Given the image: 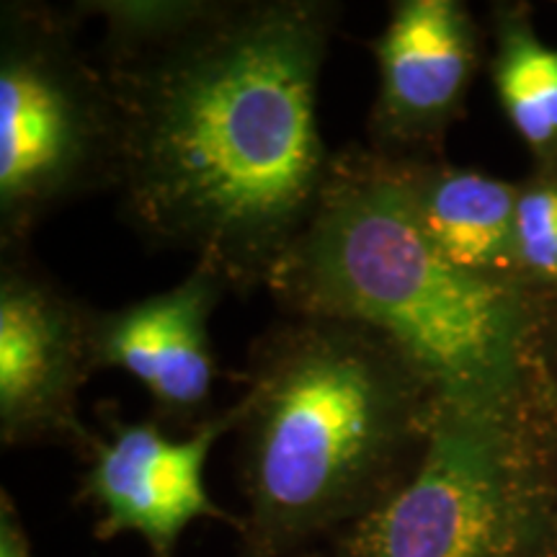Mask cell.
Segmentation results:
<instances>
[{
	"label": "cell",
	"mask_w": 557,
	"mask_h": 557,
	"mask_svg": "<svg viewBox=\"0 0 557 557\" xmlns=\"http://www.w3.org/2000/svg\"><path fill=\"white\" fill-rule=\"evenodd\" d=\"M395 165L418 230L444 259L470 274L517 278L519 186L434 160Z\"/></svg>",
	"instance_id": "obj_10"
},
{
	"label": "cell",
	"mask_w": 557,
	"mask_h": 557,
	"mask_svg": "<svg viewBox=\"0 0 557 557\" xmlns=\"http://www.w3.org/2000/svg\"><path fill=\"white\" fill-rule=\"evenodd\" d=\"M517 278L527 289L557 292V178L542 176L519 186Z\"/></svg>",
	"instance_id": "obj_12"
},
{
	"label": "cell",
	"mask_w": 557,
	"mask_h": 557,
	"mask_svg": "<svg viewBox=\"0 0 557 557\" xmlns=\"http://www.w3.org/2000/svg\"><path fill=\"white\" fill-rule=\"evenodd\" d=\"M377 96L369 148L395 160H426L455 120L478 65V34L457 0H395L372 39Z\"/></svg>",
	"instance_id": "obj_8"
},
{
	"label": "cell",
	"mask_w": 557,
	"mask_h": 557,
	"mask_svg": "<svg viewBox=\"0 0 557 557\" xmlns=\"http://www.w3.org/2000/svg\"><path fill=\"white\" fill-rule=\"evenodd\" d=\"M75 9L11 0L0 11V248L88 194L114 191L122 129L99 62L78 47Z\"/></svg>",
	"instance_id": "obj_4"
},
{
	"label": "cell",
	"mask_w": 557,
	"mask_h": 557,
	"mask_svg": "<svg viewBox=\"0 0 557 557\" xmlns=\"http://www.w3.org/2000/svg\"><path fill=\"white\" fill-rule=\"evenodd\" d=\"M103 421L109 436L86 438L90 468L83 480V491L101 511V537L135 532L152 557H169L191 521L225 519L209 498L205 468L214 444L235 431V406L184 438L169 436L158 423L122 421L111 408L103 410Z\"/></svg>",
	"instance_id": "obj_7"
},
{
	"label": "cell",
	"mask_w": 557,
	"mask_h": 557,
	"mask_svg": "<svg viewBox=\"0 0 557 557\" xmlns=\"http://www.w3.org/2000/svg\"><path fill=\"white\" fill-rule=\"evenodd\" d=\"M227 292L212 269L194 263L176 287L116 310H96V367L132 374L148 389L160 421L199 429L214 416L218 364L209 318Z\"/></svg>",
	"instance_id": "obj_9"
},
{
	"label": "cell",
	"mask_w": 557,
	"mask_h": 557,
	"mask_svg": "<svg viewBox=\"0 0 557 557\" xmlns=\"http://www.w3.org/2000/svg\"><path fill=\"white\" fill-rule=\"evenodd\" d=\"M438 408L398 346L351 320L289 315L250 346L235 403L250 557L372 511L410 472Z\"/></svg>",
	"instance_id": "obj_3"
},
{
	"label": "cell",
	"mask_w": 557,
	"mask_h": 557,
	"mask_svg": "<svg viewBox=\"0 0 557 557\" xmlns=\"http://www.w3.org/2000/svg\"><path fill=\"white\" fill-rule=\"evenodd\" d=\"M0 557H32L29 542L24 537L16 511L9 504V496L3 493V513H0Z\"/></svg>",
	"instance_id": "obj_13"
},
{
	"label": "cell",
	"mask_w": 557,
	"mask_h": 557,
	"mask_svg": "<svg viewBox=\"0 0 557 557\" xmlns=\"http://www.w3.org/2000/svg\"><path fill=\"white\" fill-rule=\"evenodd\" d=\"M493 83L504 114L545 165L557 160V50L542 45L524 13L498 18Z\"/></svg>",
	"instance_id": "obj_11"
},
{
	"label": "cell",
	"mask_w": 557,
	"mask_h": 557,
	"mask_svg": "<svg viewBox=\"0 0 557 557\" xmlns=\"http://www.w3.org/2000/svg\"><path fill=\"white\" fill-rule=\"evenodd\" d=\"M267 289L289 315L377 331L423 374L438 406H524L532 289L444 259L410 214L395 160L369 145L336 152L315 212Z\"/></svg>",
	"instance_id": "obj_2"
},
{
	"label": "cell",
	"mask_w": 557,
	"mask_h": 557,
	"mask_svg": "<svg viewBox=\"0 0 557 557\" xmlns=\"http://www.w3.org/2000/svg\"><path fill=\"white\" fill-rule=\"evenodd\" d=\"M96 308L67 295L21 253L0 263V436L3 444H86L78 395L99 372Z\"/></svg>",
	"instance_id": "obj_6"
},
{
	"label": "cell",
	"mask_w": 557,
	"mask_h": 557,
	"mask_svg": "<svg viewBox=\"0 0 557 557\" xmlns=\"http://www.w3.org/2000/svg\"><path fill=\"white\" fill-rule=\"evenodd\" d=\"M524 406H438L410 475L348 524L341 557H524L540 513Z\"/></svg>",
	"instance_id": "obj_5"
},
{
	"label": "cell",
	"mask_w": 557,
	"mask_h": 557,
	"mask_svg": "<svg viewBox=\"0 0 557 557\" xmlns=\"http://www.w3.org/2000/svg\"><path fill=\"white\" fill-rule=\"evenodd\" d=\"M120 114L116 197L150 246L269 287L329 186L318 86L331 0H86Z\"/></svg>",
	"instance_id": "obj_1"
}]
</instances>
